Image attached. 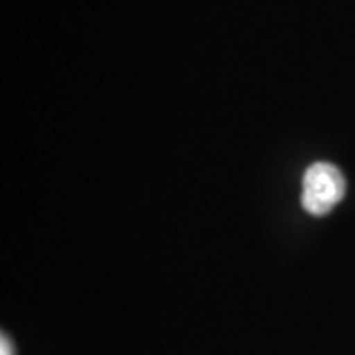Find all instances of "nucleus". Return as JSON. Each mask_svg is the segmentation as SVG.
<instances>
[{
    "label": "nucleus",
    "instance_id": "obj_1",
    "mask_svg": "<svg viewBox=\"0 0 355 355\" xmlns=\"http://www.w3.org/2000/svg\"><path fill=\"white\" fill-rule=\"evenodd\" d=\"M345 178L330 162H316L302 180V207L312 216H326L343 200Z\"/></svg>",
    "mask_w": 355,
    "mask_h": 355
},
{
    "label": "nucleus",
    "instance_id": "obj_2",
    "mask_svg": "<svg viewBox=\"0 0 355 355\" xmlns=\"http://www.w3.org/2000/svg\"><path fill=\"white\" fill-rule=\"evenodd\" d=\"M0 355H14L12 342L6 336H2V342H0Z\"/></svg>",
    "mask_w": 355,
    "mask_h": 355
}]
</instances>
